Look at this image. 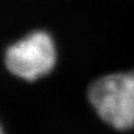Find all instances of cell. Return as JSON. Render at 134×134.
<instances>
[{
  "label": "cell",
  "instance_id": "1",
  "mask_svg": "<svg viewBox=\"0 0 134 134\" xmlns=\"http://www.w3.org/2000/svg\"><path fill=\"white\" fill-rule=\"evenodd\" d=\"M88 99L104 122L120 131L134 127V70L103 76L93 82Z\"/></svg>",
  "mask_w": 134,
  "mask_h": 134
},
{
  "label": "cell",
  "instance_id": "2",
  "mask_svg": "<svg viewBox=\"0 0 134 134\" xmlns=\"http://www.w3.org/2000/svg\"><path fill=\"white\" fill-rule=\"evenodd\" d=\"M56 63L55 45L48 34L32 32L7 50L6 64L12 74L27 81L47 75Z\"/></svg>",
  "mask_w": 134,
  "mask_h": 134
},
{
  "label": "cell",
  "instance_id": "3",
  "mask_svg": "<svg viewBox=\"0 0 134 134\" xmlns=\"http://www.w3.org/2000/svg\"><path fill=\"white\" fill-rule=\"evenodd\" d=\"M0 134H1V130H0Z\"/></svg>",
  "mask_w": 134,
  "mask_h": 134
}]
</instances>
